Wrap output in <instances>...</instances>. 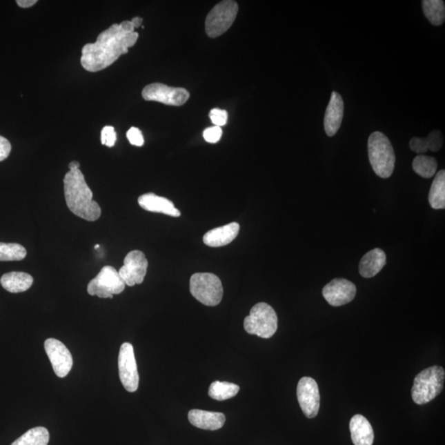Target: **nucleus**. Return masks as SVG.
<instances>
[{
	"instance_id": "nucleus-1",
	"label": "nucleus",
	"mask_w": 445,
	"mask_h": 445,
	"mask_svg": "<svg viewBox=\"0 0 445 445\" xmlns=\"http://www.w3.org/2000/svg\"><path fill=\"white\" fill-rule=\"evenodd\" d=\"M139 34L130 21L114 23L97 37L95 43H88L82 48L80 63L84 70L99 72L112 66L119 57L128 53L137 43Z\"/></svg>"
},
{
	"instance_id": "nucleus-2",
	"label": "nucleus",
	"mask_w": 445,
	"mask_h": 445,
	"mask_svg": "<svg viewBox=\"0 0 445 445\" xmlns=\"http://www.w3.org/2000/svg\"><path fill=\"white\" fill-rule=\"evenodd\" d=\"M63 182L66 204L72 213L88 221L99 219L101 214V207L92 200V190L80 169L68 172Z\"/></svg>"
},
{
	"instance_id": "nucleus-3",
	"label": "nucleus",
	"mask_w": 445,
	"mask_h": 445,
	"mask_svg": "<svg viewBox=\"0 0 445 445\" xmlns=\"http://www.w3.org/2000/svg\"><path fill=\"white\" fill-rule=\"evenodd\" d=\"M368 159L377 176L388 178L395 167L396 156L388 138L382 132L375 131L368 137Z\"/></svg>"
},
{
	"instance_id": "nucleus-4",
	"label": "nucleus",
	"mask_w": 445,
	"mask_h": 445,
	"mask_svg": "<svg viewBox=\"0 0 445 445\" xmlns=\"http://www.w3.org/2000/svg\"><path fill=\"white\" fill-rule=\"evenodd\" d=\"M445 373L442 367L435 366L426 368L415 376L412 397L415 404L424 405L435 399L442 392Z\"/></svg>"
},
{
	"instance_id": "nucleus-5",
	"label": "nucleus",
	"mask_w": 445,
	"mask_h": 445,
	"mask_svg": "<svg viewBox=\"0 0 445 445\" xmlns=\"http://www.w3.org/2000/svg\"><path fill=\"white\" fill-rule=\"evenodd\" d=\"M244 329L251 335L268 339L278 328V317L274 308L266 303L254 305L250 315L244 319Z\"/></svg>"
},
{
	"instance_id": "nucleus-6",
	"label": "nucleus",
	"mask_w": 445,
	"mask_h": 445,
	"mask_svg": "<svg viewBox=\"0 0 445 445\" xmlns=\"http://www.w3.org/2000/svg\"><path fill=\"white\" fill-rule=\"evenodd\" d=\"M190 291L195 299L206 306L221 302L224 294L221 281L212 273H196L190 279Z\"/></svg>"
},
{
	"instance_id": "nucleus-7",
	"label": "nucleus",
	"mask_w": 445,
	"mask_h": 445,
	"mask_svg": "<svg viewBox=\"0 0 445 445\" xmlns=\"http://www.w3.org/2000/svg\"><path fill=\"white\" fill-rule=\"evenodd\" d=\"M239 12V6L233 0L219 2L207 15L206 32L208 36L215 38L221 36L234 23Z\"/></svg>"
},
{
	"instance_id": "nucleus-8",
	"label": "nucleus",
	"mask_w": 445,
	"mask_h": 445,
	"mask_svg": "<svg viewBox=\"0 0 445 445\" xmlns=\"http://www.w3.org/2000/svg\"><path fill=\"white\" fill-rule=\"evenodd\" d=\"M126 284L112 266H106L88 285V293L101 299H112L124 291Z\"/></svg>"
},
{
	"instance_id": "nucleus-9",
	"label": "nucleus",
	"mask_w": 445,
	"mask_h": 445,
	"mask_svg": "<svg viewBox=\"0 0 445 445\" xmlns=\"http://www.w3.org/2000/svg\"><path fill=\"white\" fill-rule=\"evenodd\" d=\"M118 368L121 382L127 391H137L139 377L133 346L130 343H123L121 346L118 356Z\"/></svg>"
},
{
	"instance_id": "nucleus-10",
	"label": "nucleus",
	"mask_w": 445,
	"mask_h": 445,
	"mask_svg": "<svg viewBox=\"0 0 445 445\" xmlns=\"http://www.w3.org/2000/svg\"><path fill=\"white\" fill-rule=\"evenodd\" d=\"M142 96L146 101H158V103L181 106L189 99L190 93L182 88H173L160 83L148 84L143 89Z\"/></svg>"
},
{
	"instance_id": "nucleus-11",
	"label": "nucleus",
	"mask_w": 445,
	"mask_h": 445,
	"mask_svg": "<svg viewBox=\"0 0 445 445\" xmlns=\"http://www.w3.org/2000/svg\"><path fill=\"white\" fill-rule=\"evenodd\" d=\"M148 262L145 253L139 250H134L127 254L124 265L118 271L119 275L126 285L134 286L143 283L145 279Z\"/></svg>"
},
{
	"instance_id": "nucleus-12",
	"label": "nucleus",
	"mask_w": 445,
	"mask_h": 445,
	"mask_svg": "<svg viewBox=\"0 0 445 445\" xmlns=\"http://www.w3.org/2000/svg\"><path fill=\"white\" fill-rule=\"evenodd\" d=\"M297 397L303 413L308 418H315L319 414L320 394L319 386L310 377H304L297 386Z\"/></svg>"
},
{
	"instance_id": "nucleus-13",
	"label": "nucleus",
	"mask_w": 445,
	"mask_h": 445,
	"mask_svg": "<svg viewBox=\"0 0 445 445\" xmlns=\"http://www.w3.org/2000/svg\"><path fill=\"white\" fill-rule=\"evenodd\" d=\"M44 346L55 374L59 378H65L73 366V357L69 349L62 342L53 338L48 339Z\"/></svg>"
},
{
	"instance_id": "nucleus-14",
	"label": "nucleus",
	"mask_w": 445,
	"mask_h": 445,
	"mask_svg": "<svg viewBox=\"0 0 445 445\" xmlns=\"http://www.w3.org/2000/svg\"><path fill=\"white\" fill-rule=\"evenodd\" d=\"M355 286L346 279H334L323 289L324 299L333 307L349 304L355 299Z\"/></svg>"
},
{
	"instance_id": "nucleus-15",
	"label": "nucleus",
	"mask_w": 445,
	"mask_h": 445,
	"mask_svg": "<svg viewBox=\"0 0 445 445\" xmlns=\"http://www.w3.org/2000/svg\"><path fill=\"white\" fill-rule=\"evenodd\" d=\"M343 115L344 101L337 92L333 91L324 117V128L328 137H333L338 132L342 126Z\"/></svg>"
},
{
	"instance_id": "nucleus-16",
	"label": "nucleus",
	"mask_w": 445,
	"mask_h": 445,
	"mask_svg": "<svg viewBox=\"0 0 445 445\" xmlns=\"http://www.w3.org/2000/svg\"><path fill=\"white\" fill-rule=\"evenodd\" d=\"M138 203L142 209L147 211L164 214L172 217H179L181 215V212L170 200L157 196L155 193L141 195L138 199Z\"/></svg>"
},
{
	"instance_id": "nucleus-17",
	"label": "nucleus",
	"mask_w": 445,
	"mask_h": 445,
	"mask_svg": "<svg viewBox=\"0 0 445 445\" xmlns=\"http://www.w3.org/2000/svg\"><path fill=\"white\" fill-rule=\"evenodd\" d=\"M240 230L239 224L233 222L226 226L215 228L214 230L207 232L203 237V241L207 246L211 248L224 247L232 243Z\"/></svg>"
},
{
	"instance_id": "nucleus-18",
	"label": "nucleus",
	"mask_w": 445,
	"mask_h": 445,
	"mask_svg": "<svg viewBox=\"0 0 445 445\" xmlns=\"http://www.w3.org/2000/svg\"><path fill=\"white\" fill-rule=\"evenodd\" d=\"M188 419L194 426L207 431L221 429L226 421V415L223 413L198 409L190 411Z\"/></svg>"
},
{
	"instance_id": "nucleus-19",
	"label": "nucleus",
	"mask_w": 445,
	"mask_h": 445,
	"mask_svg": "<svg viewBox=\"0 0 445 445\" xmlns=\"http://www.w3.org/2000/svg\"><path fill=\"white\" fill-rule=\"evenodd\" d=\"M351 439L355 445H372L375 434L372 426L362 415H355L350 422Z\"/></svg>"
},
{
	"instance_id": "nucleus-20",
	"label": "nucleus",
	"mask_w": 445,
	"mask_h": 445,
	"mask_svg": "<svg viewBox=\"0 0 445 445\" xmlns=\"http://www.w3.org/2000/svg\"><path fill=\"white\" fill-rule=\"evenodd\" d=\"M387 262V257L382 249L375 248L367 253L360 260L359 274L364 278H372L380 273Z\"/></svg>"
},
{
	"instance_id": "nucleus-21",
	"label": "nucleus",
	"mask_w": 445,
	"mask_h": 445,
	"mask_svg": "<svg viewBox=\"0 0 445 445\" xmlns=\"http://www.w3.org/2000/svg\"><path fill=\"white\" fill-rule=\"evenodd\" d=\"M0 283L4 290L10 293H21L27 291L31 288L33 284V278L31 275L12 271V273L3 275L0 279Z\"/></svg>"
},
{
	"instance_id": "nucleus-22",
	"label": "nucleus",
	"mask_w": 445,
	"mask_h": 445,
	"mask_svg": "<svg viewBox=\"0 0 445 445\" xmlns=\"http://www.w3.org/2000/svg\"><path fill=\"white\" fill-rule=\"evenodd\" d=\"M429 203L435 210H444L445 208L444 170H440L435 175L429 193Z\"/></svg>"
},
{
	"instance_id": "nucleus-23",
	"label": "nucleus",
	"mask_w": 445,
	"mask_h": 445,
	"mask_svg": "<svg viewBox=\"0 0 445 445\" xmlns=\"http://www.w3.org/2000/svg\"><path fill=\"white\" fill-rule=\"evenodd\" d=\"M424 14L434 26H440L445 19V6L443 0H424L422 1Z\"/></svg>"
},
{
	"instance_id": "nucleus-24",
	"label": "nucleus",
	"mask_w": 445,
	"mask_h": 445,
	"mask_svg": "<svg viewBox=\"0 0 445 445\" xmlns=\"http://www.w3.org/2000/svg\"><path fill=\"white\" fill-rule=\"evenodd\" d=\"M50 434L45 427H35L29 430L11 445H48Z\"/></svg>"
},
{
	"instance_id": "nucleus-25",
	"label": "nucleus",
	"mask_w": 445,
	"mask_h": 445,
	"mask_svg": "<svg viewBox=\"0 0 445 445\" xmlns=\"http://www.w3.org/2000/svg\"><path fill=\"white\" fill-rule=\"evenodd\" d=\"M239 389V386L237 384L215 381L210 386L209 395L216 401H226L235 397Z\"/></svg>"
},
{
	"instance_id": "nucleus-26",
	"label": "nucleus",
	"mask_w": 445,
	"mask_h": 445,
	"mask_svg": "<svg viewBox=\"0 0 445 445\" xmlns=\"http://www.w3.org/2000/svg\"><path fill=\"white\" fill-rule=\"evenodd\" d=\"M437 167V160L427 155H419L415 157L413 163L414 172L424 178L434 177Z\"/></svg>"
},
{
	"instance_id": "nucleus-27",
	"label": "nucleus",
	"mask_w": 445,
	"mask_h": 445,
	"mask_svg": "<svg viewBox=\"0 0 445 445\" xmlns=\"http://www.w3.org/2000/svg\"><path fill=\"white\" fill-rule=\"evenodd\" d=\"M27 250L19 244L0 243V261H22Z\"/></svg>"
},
{
	"instance_id": "nucleus-28",
	"label": "nucleus",
	"mask_w": 445,
	"mask_h": 445,
	"mask_svg": "<svg viewBox=\"0 0 445 445\" xmlns=\"http://www.w3.org/2000/svg\"><path fill=\"white\" fill-rule=\"evenodd\" d=\"M428 150L437 152L443 146V135L438 130H432L426 138Z\"/></svg>"
},
{
	"instance_id": "nucleus-29",
	"label": "nucleus",
	"mask_w": 445,
	"mask_h": 445,
	"mask_svg": "<svg viewBox=\"0 0 445 445\" xmlns=\"http://www.w3.org/2000/svg\"><path fill=\"white\" fill-rule=\"evenodd\" d=\"M117 141V133L113 126H105L101 131V145L108 146L109 148L115 146Z\"/></svg>"
},
{
	"instance_id": "nucleus-30",
	"label": "nucleus",
	"mask_w": 445,
	"mask_h": 445,
	"mask_svg": "<svg viewBox=\"0 0 445 445\" xmlns=\"http://www.w3.org/2000/svg\"><path fill=\"white\" fill-rule=\"evenodd\" d=\"M210 118L215 126L221 127L227 123L228 112L224 110L214 108L210 112Z\"/></svg>"
},
{
	"instance_id": "nucleus-31",
	"label": "nucleus",
	"mask_w": 445,
	"mask_h": 445,
	"mask_svg": "<svg viewBox=\"0 0 445 445\" xmlns=\"http://www.w3.org/2000/svg\"><path fill=\"white\" fill-rule=\"evenodd\" d=\"M223 131L221 127L212 126L205 130L203 137L208 143H217L222 137Z\"/></svg>"
},
{
	"instance_id": "nucleus-32",
	"label": "nucleus",
	"mask_w": 445,
	"mask_h": 445,
	"mask_svg": "<svg viewBox=\"0 0 445 445\" xmlns=\"http://www.w3.org/2000/svg\"><path fill=\"white\" fill-rule=\"evenodd\" d=\"M126 137L128 139L131 145L135 146L141 147L144 146V143H145L141 131L137 128V127H131L127 131Z\"/></svg>"
},
{
	"instance_id": "nucleus-33",
	"label": "nucleus",
	"mask_w": 445,
	"mask_h": 445,
	"mask_svg": "<svg viewBox=\"0 0 445 445\" xmlns=\"http://www.w3.org/2000/svg\"><path fill=\"white\" fill-rule=\"evenodd\" d=\"M411 150L417 154H425L428 151V146L426 138L414 137L409 143Z\"/></svg>"
},
{
	"instance_id": "nucleus-34",
	"label": "nucleus",
	"mask_w": 445,
	"mask_h": 445,
	"mask_svg": "<svg viewBox=\"0 0 445 445\" xmlns=\"http://www.w3.org/2000/svg\"><path fill=\"white\" fill-rule=\"evenodd\" d=\"M12 150L11 144L6 138L0 135V162L10 156Z\"/></svg>"
},
{
	"instance_id": "nucleus-35",
	"label": "nucleus",
	"mask_w": 445,
	"mask_h": 445,
	"mask_svg": "<svg viewBox=\"0 0 445 445\" xmlns=\"http://www.w3.org/2000/svg\"><path fill=\"white\" fill-rule=\"evenodd\" d=\"M37 3V0H18V1H17L18 6L23 8H28L35 6Z\"/></svg>"
},
{
	"instance_id": "nucleus-36",
	"label": "nucleus",
	"mask_w": 445,
	"mask_h": 445,
	"mask_svg": "<svg viewBox=\"0 0 445 445\" xmlns=\"http://www.w3.org/2000/svg\"><path fill=\"white\" fill-rule=\"evenodd\" d=\"M130 22L131 23H132L135 29L138 28L141 26V24L143 23V19L139 18V17H135V18L131 20Z\"/></svg>"
},
{
	"instance_id": "nucleus-37",
	"label": "nucleus",
	"mask_w": 445,
	"mask_h": 445,
	"mask_svg": "<svg viewBox=\"0 0 445 445\" xmlns=\"http://www.w3.org/2000/svg\"><path fill=\"white\" fill-rule=\"evenodd\" d=\"M80 164L77 161H73L69 164L70 170H75V169H79Z\"/></svg>"
},
{
	"instance_id": "nucleus-38",
	"label": "nucleus",
	"mask_w": 445,
	"mask_h": 445,
	"mask_svg": "<svg viewBox=\"0 0 445 445\" xmlns=\"http://www.w3.org/2000/svg\"><path fill=\"white\" fill-rule=\"evenodd\" d=\"M99 248V245H96V246H95V248H96V249H97V248Z\"/></svg>"
}]
</instances>
